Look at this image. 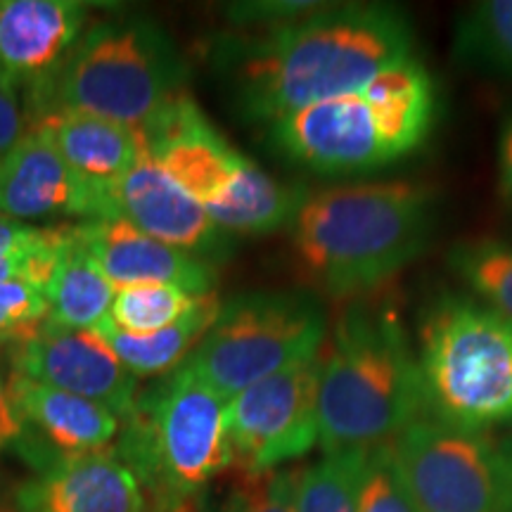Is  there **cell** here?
Listing matches in <instances>:
<instances>
[{
    "label": "cell",
    "mask_w": 512,
    "mask_h": 512,
    "mask_svg": "<svg viewBox=\"0 0 512 512\" xmlns=\"http://www.w3.org/2000/svg\"><path fill=\"white\" fill-rule=\"evenodd\" d=\"M221 302L214 292L204 294L200 304L188 316L169 325V328L152 332V335H131L119 330L110 318L95 330L102 342L110 347L119 363L133 377H164L183 366L185 358L195 351L202 337L207 335L216 316H219Z\"/></svg>",
    "instance_id": "20"
},
{
    "label": "cell",
    "mask_w": 512,
    "mask_h": 512,
    "mask_svg": "<svg viewBox=\"0 0 512 512\" xmlns=\"http://www.w3.org/2000/svg\"><path fill=\"white\" fill-rule=\"evenodd\" d=\"M437 110V83L415 55L354 93L271 121L266 138L275 155L311 174L366 176L425 145Z\"/></svg>",
    "instance_id": "4"
},
{
    "label": "cell",
    "mask_w": 512,
    "mask_h": 512,
    "mask_svg": "<svg viewBox=\"0 0 512 512\" xmlns=\"http://www.w3.org/2000/svg\"><path fill=\"white\" fill-rule=\"evenodd\" d=\"M12 370L100 403L121 420L131 413L138 396V377L121 366L95 332L69 330L53 320L12 342Z\"/></svg>",
    "instance_id": "13"
},
{
    "label": "cell",
    "mask_w": 512,
    "mask_h": 512,
    "mask_svg": "<svg viewBox=\"0 0 512 512\" xmlns=\"http://www.w3.org/2000/svg\"><path fill=\"white\" fill-rule=\"evenodd\" d=\"M370 451L325 453L299 470L294 512H358Z\"/></svg>",
    "instance_id": "23"
},
{
    "label": "cell",
    "mask_w": 512,
    "mask_h": 512,
    "mask_svg": "<svg viewBox=\"0 0 512 512\" xmlns=\"http://www.w3.org/2000/svg\"><path fill=\"white\" fill-rule=\"evenodd\" d=\"M0 512H17V510H15V505H5V503H0Z\"/></svg>",
    "instance_id": "36"
},
{
    "label": "cell",
    "mask_w": 512,
    "mask_h": 512,
    "mask_svg": "<svg viewBox=\"0 0 512 512\" xmlns=\"http://www.w3.org/2000/svg\"><path fill=\"white\" fill-rule=\"evenodd\" d=\"M425 418L418 351L396 306L380 294L344 302L320 354L318 444L373 451Z\"/></svg>",
    "instance_id": "3"
},
{
    "label": "cell",
    "mask_w": 512,
    "mask_h": 512,
    "mask_svg": "<svg viewBox=\"0 0 512 512\" xmlns=\"http://www.w3.org/2000/svg\"><path fill=\"white\" fill-rule=\"evenodd\" d=\"M27 439V425H24L22 415H19L15 401H12L8 377L0 370V453L8 448H22Z\"/></svg>",
    "instance_id": "32"
},
{
    "label": "cell",
    "mask_w": 512,
    "mask_h": 512,
    "mask_svg": "<svg viewBox=\"0 0 512 512\" xmlns=\"http://www.w3.org/2000/svg\"><path fill=\"white\" fill-rule=\"evenodd\" d=\"M8 387L27 430H36L43 444L22 453L36 470L62 456L105 451L119 437L121 418L100 403L34 382L15 370L8 375Z\"/></svg>",
    "instance_id": "18"
},
{
    "label": "cell",
    "mask_w": 512,
    "mask_h": 512,
    "mask_svg": "<svg viewBox=\"0 0 512 512\" xmlns=\"http://www.w3.org/2000/svg\"><path fill=\"white\" fill-rule=\"evenodd\" d=\"M411 57V17L389 3H323L278 27L233 29L209 48L230 110L249 126L354 93Z\"/></svg>",
    "instance_id": "1"
},
{
    "label": "cell",
    "mask_w": 512,
    "mask_h": 512,
    "mask_svg": "<svg viewBox=\"0 0 512 512\" xmlns=\"http://www.w3.org/2000/svg\"><path fill=\"white\" fill-rule=\"evenodd\" d=\"M31 117L27 102L19 95L15 83L0 76V159L29 133Z\"/></svg>",
    "instance_id": "30"
},
{
    "label": "cell",
    "mask_w": 512,
    "mask_h": 512,
    "mask_svg": "<svg viewBox=\"0 0 512 512\" xmlns=\"http://www.w3.org/2000/svg\"><path fill=\"white\" fill-rule=\"evenodd\" d=\"M328 313L311 290H252L221 302L188 368L216 394L233 396L280 370L320 356Z\"/></svg>",
    "instance_id": "9"
},
{
    "label": "cell",
    "mask_w": 512,
    "mask_h": 512,
    "mask_svg": "<svg viewBox=\"0 0 512 512\" xmlns=\"http://www.w3.org/2000/svg\"><path fill=\"white\" fill-rule=\"evenodd\" d=\"M439 195L418 181L339 183L309 192L290 226L292 254L313 294H375L425 254Z\"/></svg>",
    "instance_id": "2"
},
{
    "label": "cell",
    "mask_w": 512,
    "mask_h": 512,
    "mask_svg": "<svg viewBox=\"0 0 512 512\" xmlns=\"http://www.w3.org/2000/svg\"><path fill=\"white\" fill-rule=\"evenodd\" d=\"M53 228H38L29 223L12 221L8 216H0V259L12 254H24L48 242Z\"/></svg>",
    "instance_id": "31"
},
{
    "label": "cell",
    "mask_w": 512,
    "mask_h": 512,
    "mask_svg": "<svg viewBox=\"0 0 512 512\" xmlns=\"http://www.w3.org/2000/svg\"><path fill=\"white\" fill-rule=\"evenodd\" d=\"M221 477L226 486L216 501L204 491L209 512H294L299 470L247 472L230 467Z\"/></svg>",
    "instance_id": "26"
},
{
    "label": "cell",
    "mask_w": 512,
    "mask_h": 512,
    "mask_svg": "<svg viewBox=\"0 0 512 512\" xmlns=\"http://www.w3.org/2000/svg\"><path fill=\"white\" fill-rule=\"evenodd\" d=\"M50 306L46 294L24 278L0 283V342H17L46 323Z\"/></svg>",
    "instance_id": "28"
},
{
    "label": "cell",
    "mask_w": 512,
    "mask_h": 512,
    "mask_svg": "<svg viewBox=\"0 0 512 512\" xmlns=\"http://www.w3.org/2000/svg\"><path fill=\"white\" fill-rule=\"evenodd\" d=\"M501 453H503V460H505V467H508V475H510V482H512V439H505L501 444Z\"/></svg>",
    "instance_id": "35"
},
{
    "label": "cell",
    "mask_w": 512,
    "mask_h": 512,
    "mask_svg": "<svg viewBox=\"0 0 512 512\" xmlns=\"http://www.w3.org/2000/svg\"><path fill=\"white\" fill-rule=\"evenodd\" d=\"M140 133L166 174L235 238L290 228L311 192L304 183L278 181L235 150L188 91Z\"/></svg>",
    "instance_id": "7"
},
{
    "label": "cell",
    "mask_w": 512,
    "mask_h": 512,
    "mask_svg": "<svg viewBox=\"0 0 512 512\" xmlns=\"http://www.w3.org/2000/svg\"><path fill=\"white\" fill-rule=\"evenodd\" d=\"M31 128L48 138L76 174L95 185H112L145 155L138 128L83 112L55 110L38 117Z\"/></svg>",
    "instance_id": "19"
},
{
    "label": "cell",
    "mask_w": 512,
    "mask_h": 512,
    "mask_svg": "<svg viewBox=\"0 0 512 512\" xmlns=\"http://www.w3.org/2000/svg\"><path fill=\"white\" fill-rule=\"evenodd\" d=\"M88 15L91 5L79 0H0V76L36 98L86 31Z\"/></svg>",
    "instance_id": "15"
},
{
    "label": "cell",
    "mask_w": 512,
    "mask_h": 512,
    "mask_svg": "<svg viewBox=\"0 0 512 512\" xmlns=\"http://www.w3.org/2000/svg\"><path fill=\"white\" fill-rule=\"evenodd\" d=\"M396 463L422 512H512L501 444L486 432L418 418L392 441Z\"/></svg>",
    "instance_id": "10"
},
{
    "label": "cell",
    "mask_w": 512,
    "mask_h": 512,
    "mask_svg": "<svg viewBox=\"0 0 512 512\" xmlns=\"http://www.w3.org/2000/svg\"><path fill=\"white\" fill-rule=\"evenodd\" d=\"M0 216L19 223L105 219V188L60 157L43 133H29L0 159Z\"/></svg>",
    "instance_id": "14"
},
{
    "label": "cell",
    "mask_w": 512,
    "mask_h": 512,
    "mask_svg": "<svg viewBox=\"0 0 512 512\" xmlns=\"http://www.w3.org/2000/svg\"><path fill=\"white\" fill-rule=\"evenodd\" d=\"M114 294L117 290L83 247L76 226H67L60 261L46 290L48 320L69 330L95 332L110 318Z\"/></svg>",
    "instance_id": "21"
},
{
    "label": "cell",
    "mask_w": 512,
    "mask_h": 512,
    "mask_svg": "<svg viewBox=\"0 0 512 512\" xmlns=\"http://www.w3.org/2000/svg\"><path fill=\"white\" fill-rule=\"evenodd\" d=\"M152 512H209V510H207V501H204V494H195V496L176 498V501L166 503L162 508Z\"/></svg>",
    "instance_id": "34"
},
{
    "label": "cell",
    "mask_w": 512,
    "mask_h": 512,
    "mask_svg": "<svg viewBox=\"0 0 512 512\" xmlns=\"http://www.w3.org/2000/svg\"><path fill=\"white\" fill-rule=\"evenodd\" d=\"M114 453L143 489L147 512L204 494L233 467L228 401L188 368L159 377L121 420Z\"/></svg>",
    "instance_id": "6"
},
{
    "label": "cell",
    "mask_w": 512,
    "mask_h": 512,
    "mask_svg": "<svg viewBox=\"0 0 512 512\" xmlns=\"http://www.w3.org/2000/svg\"><path fill=\"white\" fill-rule=\"evenodd\" d=\"M498 185L505 202L512 207V112L503 121L501 136H498Z\"/></svg>",
    "instance_id": "33"
},
{
    "label": "cell",
    "mask_w": 512,
    "mask_h": 512,
    "mask_svg": "<svg viewBox=\"0 0 512 512\" xmlns=\"http://www.w3.org/2000/svg\"><path fill=\"white\" fill-rule=\"evenodd\" d=\"M188 67L155 19L121 12L86 27L53 81L27 102L31 124L64 110L143 131L188 91Z\"/></svg>",
    "instance_id": "5"
},
{
    "label": "cell",
    "mask_w": 512,
    "mask_h": 512,
    "mask_svg": "<svg viewBox=\"0 0 512 512\" xmlns=\"http://www.w3.org/2000/svg\"><path fill=\"white\" fill-rule=\"evenodd\" d=\"M323 3L311 0H249V3L226 5V17L235 29H266L311 15Z\"/></svg>",
    "instance_id": "29"
},
{
    "label": "cell",
    "mask_w": 512,
    "mask_h": 512,
    "mask_svg": "<svg viewBox=\"0 0 512 512\" xmlns=\"http://www.w3.org/2000/svg\"><path fill=\"white\" fill-rule=\"evenodd\" d=\"M17 512H147L140 482L114 448L62 456L17 489Z\"/></svg>",
    "instance_id": "16"
},
{
    "label": "cell",
    "mask_w": 512,
    "mask_h": 512,
    "mask_svg": "<svg viewBox=\"0 0 512 512\" xmlns=\"http://www.w3.org/2000/svg\"><path fill=\"white\" fill-rule=\"evenodd\" d=\"M358 512H422L408 491L392 444L377 446L368 453Z\"/></svg>",
    "instance_id": "27"
},
{
    "label": "cell",
    "mask_w": 512,
    "mask_h": 512,
    "mask_svg": "<svg viewBox=\"0 0 512 512\" xmlns=\"http://www.w3.org/2000/svg\"><path fill=\"white\" fill-rule=\"evenodd\" d=\"M105 219L128 221L140 233L211 266L226 261L235 247V235L216 226L150 152L119 181L105 185Z\"/></svg>",
    "instance_id": "12"
},
{
    "label": "cell",
    "mask_w": 512,
    "mask_h": 512,
    "mask_svg": "<svg viewBox=\"0 0 512 512\" xmlns=\"http://www.w3.org/2000/svg\"><path fill=\"white\" fill-rule=\"evenodd\" d=\"M202 297L171 285L124 287L114 294L110 320L131 335H152L188 316Z\"/></svg>",
    "instance_id": "25"
},
{
    "label": "cell",
    "mask_w": 512,
    "mask_h": 512,
    "mask_svg": "<svg viewBox=\"0 0 512 512\" xmlns=\"http://www.w3.org/2000/svg\"><path fill=\"white\" fill-rule=\"evenodd\" d=\"M76 235L100 271L124 290L133 285H171L190 294H211L216 266L164 245L121 219L74 223Z\"/></svg>",
    "instance_id": "17"
},
{
    "label": "cell",
    "mask_w": 512,
    "mask_h": 512,
    "mask_svg": "<svg viewBox=\"0 0 512 512\" xmlns=\"http://www.w3.org/2000/svg\"><path fill=\"white\" fill-rule=\"evenodd\" d=\"M448 266L479 302L512 320V242H460L448 252Z\"/></svg>",
    "instance_id": "24"
},
{
    "label": "cell",
    "mask_w": 512,
    "mask_h": 512,
    "mask_svg": "<svg viewBox=\"0 0 512 512\" xmlns=\"http://www.w3.org/2000/svg\"><path fill=\"white\" fill-rule=\"evenodd\" d=\"M0 347H3V342H0Z\"/></svg>",
    "instance_id": "37"
},
{
    "label": "cell",
    "mask_w": 512,
    "mask_h": 512,
    "mask_svg": "<svg viewBox=\"0 0 512 512\" xmlns=\"http://www.w3.org/2000/svg\"><path fill=\"white\" fill-rule=\"evenodd\" d=\"M418 368L425 415L460 430L512 427V320L456 292L420 318Z\"/></svg>",
    "instance_id": "8"
},
{
    "label": "cell",
    "mask_w": 512,
    "mask_h": 512,
    "mask_svg": "<svg viewBox=\"0 0 512 512\" xmlns=\"http://www.w3.org/2000/svg\"><path fill=\"white\" fill-rule=\"evenodd\" d=\"M320 356L280 370L228 401L233 467L271 472L318 444Z\"/></svg>",
    "instance_id": "11"
},
{
    "label": "cell",
    "mask_w": 512,
    "mask_h": 512,
    "mask_svg": "<svg viewBox=\"0 0 512 512\" xmlns=\"http://www.w3.org/2000/svg\"><path fill=\"white\" fill-rule=\"evenodd\" d=\"M451 60L463 72L512 79V0L470 5L453 27Z\"/></svg>",
    "instance_id": "22"
}]
</instances>
